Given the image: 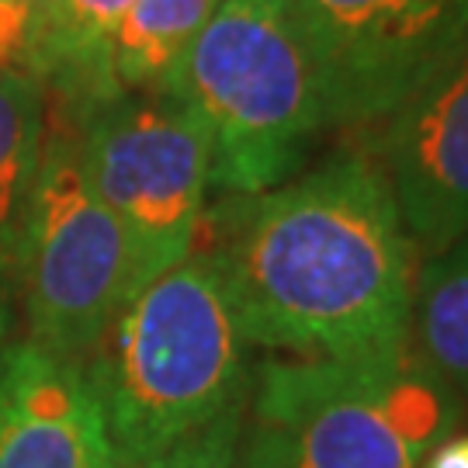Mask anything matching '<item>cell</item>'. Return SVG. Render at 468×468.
<instances>
[{
    "instance_id": "obj_1",
    "label": "cell",
    "mask_w": 468,
    "mask_h": 468,
    "mask_svg": "<svg viewBox=\"0 0 468 468\" xmlns=\"http://www.w3.org/2000/svg\"><path fill=\"white\" fill-rule=\"evenodd\" d=\"M239 330L274 357L375 361L410 351L417 247L385 170L336 153L205 218Z\"/></svg>"
},
{
    "instance_id": "obj_2",
    "label": "cell",
    "mask_w": 468,
    "mask_h": 468,
    "mask_svg": "<svg viewBox=\"0 0 468 468\" xmlns=\"http://www.w3.org/2000/svg\"><path fill=\"white\" fill-rule=\"evenodd\" d=\"M84 371L112 468H233L257 361L205 250L143 284Z\"/></svg>"
},
{
    "instance_id": "obj_3",
    "label": "cell",
    "mask_w": 468,
    "mask_h": 468,
    "mask_svg": "<svg viewBox=\"0 0 468 468\" xmlns=\"http://www.w3.org/2000/svg\"><path fill=\"white\" fill-rule=\"evenodd\" d=\"M458 420L462 402L413 347L375 361L268 354L233 468H423Z\"/></svg>"
},
{
    "instance_id": "obj_4",
    "label": "cell",
    "mask_w": 468,
    "mask_h": 468,
    "mask_svg": "<svg viewBox=\"0 0 468 468\" xmlns=\"http://www.w3.org/2000/svg\"><path fill=\"white\" fill-rule=\"evenodd\" d=\"M160 94L212 143V191L261 195L295 177L330 129L316 67L282 0H226Z\"/></svg>"
},
{
    "instance_id": "obj_5",
    "label": "cell",
    "mask_w": 468,
    "mask_h": 468,
    "mask_svg": "<svg viewBox=\"0 0 468 468\" xmlns=\"http://www.w3.org/2000/svg\"><path fill=\"white\" fill-rule=\"evenodd\" d=\"M135 292L129 239L87 177L77 122L49 104L21 257V336L87 365Z\"/></svg>"
},
{
    "instance_id": "obj_6",
    "label": "cell",
    "mask_w": 468,
    "mask_h": 468,
    "mask_svg": "<svg viewBox=\"0 0 468 468\" xmlns=\"http://www.w3.org/2000/svg\"><path fill=\"white\" fill-rule=\"evenodd\" d=\"M69 118L87 177L129 239L143 288L198 247L212 191L208 133L170 94H122Z\"/></svg>"
},
{
    "instance_id": "obj_7",
    "label": "cell",
    "mask_w": 468,
    "mask_h": 468,
    "mask_svg": "<svg viewBox=\"0 0 468 468\" xmlns=\"http://www.w3.org/2000/svg\"><path fill=\"white\" fill-rule=\"evenodd\" d=\"M316 67L330 129L382 122L468 32V0H282Z\"/></svg>"
},
{
    "instance_id": "obj_8",
    "label": "cell",
    "mask_w": 468,
    "mask_h": 468,
    "mask_svg": "<svg viewBox=\"0 0 468 468\" xmlns=\"http://www.w3.org/2000/svg\"><path fill=\"white\" fill-rule=\"evenodd\" d=\"M385 177L417 253L468 236V32L382 118Z\"/></svg>"
},
{
    "instance_id": "obj_9",
    "label": "cell",
    "mask_w": 468,
    "mask_h": 468,
    "mask_svg": "<svg viewBox=\"0 0 468 468\" xmlns=\"http://www.w3.org/2000/svg\"><path fill=\"white\" fill-rule=\"evenodd\" d=\"M0 468H112L84 365L25 336L0 347Z\"/></svg>"
},
{
    "instance_id": "obj_10",
    "label": "cell",
    "mask_w": 468,
    "mask_h": 468,
    "mask_svg": "<svg viewBox=\"0 0 468 468\" xmlns=\"http://www.w3.org/2000/svg\"><path fill=\"white\" fill-rule=\"evenodd\" d=\"M49 94L28 73H0V347L17 330L25 229L46 143Z\"/></svg>"
},
{
    "instance_id": "obj_11",
    "label": "cell",
    "mask_w": 468,
    "mask_h": 468,
    "mask_svg": "<svg viewBox=\"0 0 468 468\" xmlns=\"http://www.w3.org/2000/svg\"><path fill=\"white\" fill-rule=\"evenodd\" d=\"M222 4L226 0H135L101 52L87 108L122 94H160Z\"/></svg>"
},
{
    "instance_id": "obj_12",
    "label": "cell",
    "mask_w": 468,
    "mask_h": 468,
    "mask_svg": "<svg viewBox=\"0 0 468 468\" xmlns=\"http://www.w3.org/2000/svg\"><path fill=\"white\" fill-rule=\"evenodd\" d=\"M410 347L458 402H468V236L417 268Z\"/></svg>"
},
{
    "instance_id": "obj_13",
    "label": "cell",
    "mask_w": 468,
    "mask_h": 468,
    "mask_svg": "<svg viewBox=\"0 0 468 468\" xmlns=\"http://www.w3.org/2000/svg\"><path fill=\"white\" fill-rule=\"evenodd\" d=\"M135 0H49L32 73L46 87L49 104L84 112L94 98L101 52Z\"/></svg>"
},
{
    "instance_id": "obj_14",
    "label": "cell",
    "mask_w": 468,
    "mask_h": 468,
    "mask_svg": "<svg viewBox=\"0 0 468 468\" xmlns=\"http://www.w3.org/2000/svg\"><path fill=\"white\" fill-rule=\"evenodd\" d=\"M46 7H49V0H0V73H28L32 69Z\"/></svg>"
},
{
    "instance_id": "obj_15",
    "label": "cell",
    "mask_w": 468,
    "mask_h": 468,
    "mask_svg": "<svg viewBox=\"0 0 468 468\" xmlns=\"http://www.w3.org/2000/svg\"><path fill=\"white\" fill-rule=\"evenodd\" d=\"M423 468H468V434L465 437H448L441 441L434 452L427 454Z\"/></svg>"
}]
</instances>
